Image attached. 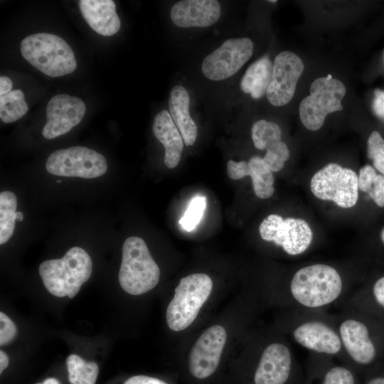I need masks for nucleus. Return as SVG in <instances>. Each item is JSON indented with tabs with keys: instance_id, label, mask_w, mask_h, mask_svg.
<instances>
[{
	"instance_id": "37",
	"label": "nucleus",
	"mask_w": 384,
	"mask_h": 384,
	"mask_svg": "<svg viewBox=\"0 0 384 384\" xmlns=\"http://www.w3.org/2000/svg\"><path fill=\"white\" fill-rule=\"evenodd\" d=\"M9 363V360L6 353L3 351H0V373L1 374L8 367Z\"/></svg>"
},
{
	"instance_id": "26",
	"label": "nucleus",
	"mask_w": 384,
	"mask_h": 384,
	"mask_svg": "<svg viewBox=\"0 0 384 384\" xmlns=\"http://www.w3.org/2000/svg\"><path fill=\"white\" fill-rule=\"evenodd\" d=\"M68 380L70 384H95L99 367L92 361H86L76 354L66 358Z\"/></svg>"
},
{
	"instance_id": "34",
	"label": "nucleus",
	"mask_w": 384,
	"mask_h": 384,
	"mask_svg": "<svg viewBox=\"0 0 384 384\" xmlns=\"http://www.w3.org/2000/svg\"><path fill=\"white\" fill-rule=\"evenodd\" d=\"M123 384H167L165 381L156 378L138 375L128 378Z\"/></svg>"
},
{
	"instance_id": "33",
	"label": "nucleus",
	"mask_w": 384,
	"mask_h": 384,
	"mask_svg": "<svg viewBox=\"0 0 384 384\" xmlns=\"http://www.w3.org/2000/svg\"><path fill=\"white\" fill-rule=\"evenodd\" d=\"M372 108L375 115L384 122V90H375Z\"/></svg>"
},
{
	"instance_id": "14",
	"label": "nucleus",
	"mask_w": 384,
	"mask_h": 384,
	"mask_svg": "<svg viewBox=\"0 0 384 384\" xmlns=\"http://www.w3.org/2000/svg\"><path fill=\"white\" fill-rule=\"evenodd\" d=\"M226 338L225 329L218 324L211 326L200 336L188 357V370L193 377L203 380L215 372Z\"/></svg>"
},
{
	"instance_id": "19",
	"label": "nucleus",
	"mask_w": 384,
	"mask_h": 384,
	"mask_svg": "<svg viewBox=\"0 0 384 384\" xmlns=\"http://www.w3.org/2000/svg\"><path fill=\"white\" fill-rule=\"evenodd\" d=\"M221 9L216 0H183L171 9L172 22L181 28L208 27L220 18Z\"/></svg>"
},
{
	"instance_id": "21",
	"label": "nucleus",
	"mask_w": 384,
	"mask_h": 384,
	"mask_svg": "<svg viewBox=\"0 0 384 384\" xmlns=\"http://www.w3.org/2000/svg\"><path fill=\"white\" fill-rule=\"evenodd\" d=\"M82 15L96 33L103 36L117 33L121 26L112 0H80L78 1Z\"/></svg>"
},
{
	"instance_id": "13",
	"label": "nucleus",
	"mask_w": 384,
	"mask_h": 384,
	"mask_svg": "<svg viewBox=\"0 0 384 384\" xmlns=\"http://www.w3.org/2000/svg\"><path fill=\"white\" fill-rule=\"evenodd\" d=\"M253 43L246 37L229 38L203 59V74L208 79L220 81L235 75L251 58Z\"/></svg>"
},
{
	"instance_id": "1",
	"label": "nucleus",
	"mask_w": 384,
	"mask_h": 384,
	"mask_svg": "<svg viewBox=\"0 0 384 384\" xmlns=\"http://www.w3.org/2000/svg\"><path fill=\"white\" fill-rule=\"evenodd\" d=\"M340 272L333 266L316 263L297 270L287 287L291 309L324 311L348 294Z\"/></svg>"
},
{
	"instance_id": "8",
	"label": "nucleus",
	"mask_w": 384,
	"mask_h": 384,
	"mask_svg": "<svg viewBox=\"0 0 384 384\" xmlns=\"http://www.w3.org/2000/svg\"><path fill=\"white\" fill-rule=\"evenodd\" d=\"M346 93L344 84L330 75L315 79L310 86V95L299 105L302 124L310 131L319 129L327 114L342 110L341 100Z\"/></svg>"
},
{
	"instance_id": "5",
	"label": "nucleus",
	"mask_w": 384,
	"mask_h": 384,
	"mask_svg": "<svg viewBox=\"0 0 384 384\" xmlns=\"http://www.w3.org/2000/svg\"><path fill=\"white\" fill-rule=\"evenodd\" d=\"M22 56L45 75L56 78L72 73L77 62L70 46L60 37L48 33H38L22 40Z\"/></svg>"
},
{
	"instance_id": "6",
	"label": "nucleus",
	"mask_w": 384,
	"mask_h": 384,
	"mask_svg": "<svg viewBox=\"0 0 384 384\" xmlns=\"http://www.w3.org/2000/svg\"><path fill=\"white\" fill-rule=\"evenodd\" d=\"M160 270L151 257L145 241L137 236L125 240L118 274L122 289L128 294H144L158 284Z\"/></svg>"
},
{
	"instance_id": "23",
	"label": "nucleus",
	"mask_w": 384,
	"mask_h": 384,
	"mask_svg": "<svg viewBox=\"0 0 384 384\" xmlns=\"http://www.w3.org/2000/svg\"><path fill=\"white\" fill-rule=\"evenodd\" d=\"M189 105L187 90L182 85L174 86L170 92L169 112L186 146H192L198 134L197 125L190 116Z\"/></svg>"
},
{
	"instance_id": "36",
	"label": "nucleus",
	"mask_w": 384,
	"mask_h": 384,
	"mask_svg": "<svg viewBox=\"0 0 384 384\" xmlns=\"http://www.w3.org/2000/svg\"><path fill=\"white\" fill-rule=\"evenodd\" d=\"M13 82L6 76L0 77V96H3L11 91Z\"/></svg>"
},
{
	"instance_id": "2",
	"label": "nucleus",
	"mask_w": 384,
	"mask_h": 384,
	"mask_svg": "<svg viewBox=\"0 0 384 384\" xmlns=\"http://www.w3.org/2000/svg\"><path fill=\"white\" fill-rule=\"evenodd\" d=\"M334 316L344 351L345 363L361 376L376 369L379 346L368 314L346 304L341 313Z\"/></svg>"
},
{
	"instance_id": "24",
	"label": "nucleus",
	"mask_w": 384,
	"mask_h": 384,
	"mask_svg": "<svg viewBox=\"0 0 384 384\" xmlns=\"http://www.w3.org/2000/svg\"><path fill=\"white\" fill-rule=\"evenodd\" d=\"M273 63L265 55L252 63L240 82L241 90L250 94L253 99H259L266 95L272 79Z\"/></svg>"
},
{
	"instance_id": "30",
	"label": "nucleus",
	"mask_w": 384,
	"mask_h": 384,
	"mask_svg": "<svg viewBox=\"0 0 384 384\" xmlns=\"http://www.w3.org/2000/svg\"><path fill=\"white\" fill-rule=\"evenodd\" d=\"M206 207V198L196 196L191 198L188 206L179 220L181 226L186 231H192L201 221Z\"/></svg>"
},
{
	"instance_id": "39",
	"label": "nucleus",
	"mask_w": 384,
	"mask_h": 384,
	"mask_svg": "<svg viewBox=\"0 0 384 384\" xmlns=\"http://www.w3.org/2000/svg\"><path fill=\"white\" fill-rule=\"evenodd\" d=\"M23 215L21 212L20 211H17L16 213V220H18V221H21L23 220Z\"/></svg>"
},
{
	"instance_id": "32",
	"label": "nucleus",
	"mask_w": 384,
	"mask_h": 384,
	"mask_svg": "<svg viewBox=\"0 0 384 384\" xmlns=\"http://www.w3.org/2000/svg\"><path fill=\"white\" fill-rule=\"evenodd\" d=\"M370 296L374 303L384 311V275L374 281L371 287Z\"/></svg>"
},
{
	"instance_id": "9",
	"label": "nucleus",
	"mask_w": 384,
	"mask_h": 384,
	"mask_svg": "<svg viewBox=\"0 0 384 384\" xmlns=\"http://www.w3.org/2000/svg\"><path fill=\"white\" fill-rule=\"evenodd\" d=\"M304 377L290 346L283 341L269 343L252 373V384H304Z\"/></svg>"
},
{
	"instance_id": "38",
	"label": "nucleus",
	"mask_w": 384,
	"mask_h": 384,
	"mask_svg": "<svg viewBox=\"0 0 384 384\" xmlns=\"http://www.w3.org/2000/svg\"><path fill=\"white\" fill-rule=\"evenodd\" d=\"M36 384H60V383L55 378H48L44 380L42 383H36Z\"/></svg>"
},
{
	"instance_id": "18",
	"label": "nucleus",
	"mask_w": 384,
	"mask_h": 384,
	"mask_svg": "<svg viewBox=\"0 0 384 384\" xmlns=\"http://www.w3.org/2000/svg\"><path fill=\"white\" fill-rule=\"evenodd\" d=\"M251 137L255 146L266 149L263 160L272 171H279L289 157V150L282 141V130L273 122L260 119L253 123Z\"/></svg>"
},
{
	"instance_id": "10",
	"label": "nucleus",
	"mask_w": 384,
	"mask_h": 384,
	"mask_svg": "<svg viewBox=\"0 0 384 384\" xmlns=\"http://www.w3.org/2000/svg\"><path fill=\"white\" fill-rule=\"evenodd\" d=\"M310 189L321 200L331 201L343 208H351L358 199V176L352 169L330 163L312 176Z\"/></svg>"
},
{
	"instance_id": "29",
	"label": "nucleus",
	"mask_w": 384,
	"mask_h": 384,
	"mask_svg": "<svg viewBox=\"0 0 384 384\" xmlns=\"http://www.w3.org/2000/svg\"><path fill=\"white\" fill-rule=\"evenodd\" d=\"M367 156L373 166L384 176V137L377 129L371 131L367 138Z\"/></svg>"
},
{
	"instance_id": "31",
	"label": "nucleus",
	"mask_w": 384,
	"mask_h": 384,
	"mask_svg": "<svg viewBox=\"0 0 384 384\" xmlns=\"http://www.w3.org/2000/svg\"><path fill=\"white\" fill-rule=\"evenodd\" d=\"M16 335V327L11 319L4 312H0V345L11 342Z\"/></svg>"
},
{
	"instance_id": "22",
	"label": "nucleus",
	"mask_w": 384,
	"mask_h": 384,
	"mask_svg": "<svg viewBox=\"0 0 384 384\" xmlns=\"http://www.w3.org/2000/svg\"><path fill=\"white\" fill-rule=\"evenodd\" d=\"M152 129L156 138L165 149L164 164L169 169L180 162L184 142L169 111L163 110L154 117Z\"/></svg>"
},
{
	"instance_id": "27",
	"label": "nucleus",
	"mask_w": 384,
	"mask_h": 384,
	"mask_svg": "<svg viewBox=\"0 0 384 384\" xmlns=\"http://www.w3.org/2000/svg\"><path fill=\"white\" fill-rule=\"evenodd\" d=\"M17 198L9 191L0 193V244H5L12 236L15 228Z\"/></svg>"
},
{
	"instance_id": "12",
	"label": "nucleus",
	"mask_w": 384,
	"mask_h": 384,
	"mask_svg": "<svg viewBox=\"0 0 384 384\" xmlns=\"http://www.w3.org/2000/svg\"><path fill=\"white\" fill-rule=\"evenodd\" d=\"M259 232L262 240L272 242L289 255L304 253L310 246L313 233L303 219H284L277 214H270L260 223Z\"/></svg>"
},
{
	"instance_id": "40",
	"label": "nucleus",
	"mask_w": 384,
	"mask_h": 384,
	"mask_svg": "<svg viewBox=\"0 0 384 384\" xmlns=\"http://www.w3.org/2000/svg\"><path fill=\"white\" fill-rule=\"evenodd\" d=\"M380 240L382 244L384 245V226L381 229L380 233Z\"/></svg>"
},
{
	"instance_id": "16",
	"label": "nucleus",
	"mask_w": 384,
	"mask_h": 384,
	"mask_svg": "<svg viewBox=\"0 0 384 384\" xmlns=\"http://www.w3.org/2000/svg\"><path fill=\"white\" fill-rule=\"evenodd\" d=\"M85 111V104L80 98L68 94L54 95L46 107L43 136L51 139L67 134L81 122Z\"/></svg>"
},
{
	"instance_id": "25",
	"label": "nucleus",
	"mask_w": 384,
	"mask_h": 384,
	"mask_svg": "<svg viewBox=\"0 0 384 384\" xmlns=\"http://www.w3.org/2000/svg\"><path fill=\"white\" fill-rule=\"evenodd\" d=\"M358 189L367 193L375 204L384 208V176L370 164L361 168L358 176Z\"/></svg>"
},
{
	"instance_id": "17",
	"label": "nucleus",
	"mask_w": 384,
	"mask_h": 384,
	"mask_svg": "<svg viewBox=\"0 0 384 384\" xmlns=\"http://www.w3.org/2000/svg\"><path fill=\"white\" fill-rule=\"evenodd\" d=\"M304 384H361V379L349 365L331 357L311 353Z\"/></svg>"
},
{
	"instance_id": "35",
	"label": "nucleus",
	"mask_w": 384,
	"mask_h": 384,
	"mask_svg": "<svg viewBox=\"0 0 384 384\" xmlns=\"http://www.w3.org/2000/svg\"><path fill=\"white\" fill-rule=\"evenodd\" d=\"M361 384H384V370L376 368L363 375Z\"/></svg>"
},
{
	"instance_id": "20",
	"label": "nucleus",
	"mask_w": 384,
	"mask_h": 384,
	"mask_svg": "<svg viewBox=\"0 0 384 384\" xmlns=\"http://www.w3.org/2000/svg\"><path fill=\"white\" fill-rule=\"evenodd\" d=\"M226 171L228 177L232 180H239L250 176L255 194L259 198H269L274 192L272 171L268 168L263 158L254 156L248 161L229 160Z\"/></svg>"
},
{
	"instance_id": "11",
	"label": "nucleus",
	"mask_w": 384,
	"mask_h": 384,
	"mask_svg": "<svg viewBox=\"0 0 384 384\" xmlns=\"http://www.w3.org/2000/svg\"><path fill=\"white\" fill-rule=\"evenodd\" d=\"M46 168L55 176L93 178L105 174L107 164L105 156L97 151L74 146L53 151L46 161Z\"/></svg>"
},
{
	"instance_id": "3",
	"label": "nucleus",
	"mask_w": 384,
	"mask_h": 384,
	"mask_svg": "<svg viewBox=\"0 0 384 384\" xmlns=\"http://www.w3.org/2000/svg\"><path fill=\"white\" fill-rule=\"evenodd\" d=\"M287 331L294 341L311 353L345 363V355L334 316L324 311L291 309Z\"/></svg>"
},
{
	"instance_id": "7",
	"label": "nucleus",
	"mask_w": 384,
	"mask_h": 384,
	"mask_svg": "<svg viewBox=\"0 0 384 384\" xmlns=\"http://www.w3.org/2000/svg\"><path fill=\"white\" fill-rule=\"evenodd\" d=\"M212 288L213 281L206 274L194 273L183 277L166 309L169 329L180 331L188 328L209 297Z\"/></svg>"
},
{
	"instance_id": "41",
	"label": "nucleus",
	"mask_w": 384,
	"mask_h": 384,
	"mask_svg": "<svg viewBox=\"0 0 384 384\" xmlns=\"http://www.w3.org/2000/svg\"><path fill=\"white\" fill-rule=\"evenodd\" d=\"M269 2H272V3H276L277 1H269Z\"/></svg>"
},
{
	"instance_id": "4",
	"label": "nucleus",
	"mask_w": 384,
	"mask_h": 384,
	"mask_svg": "<svg viewBox=\"0 0 384 384\" xmlns=\"http://www.w3.org/2000/svg\"><path fill=\"white\" fill-rule=\"evenodd\" d=\"M38 271L48 292L58 297L72 299L90 277L92 262L84 249L73 247L60 259L43 262Z\"/></svg>"
},
{
	"instance_id": "15",
	"label": "nucleus",
	"mask_w": 384,
	"mask_h": 384,
	"mask_svg": "<svg viewBox=\"0 0 384 384\" xmlns=\"http://www.w3.org/2000/svg\"><path fill=\"white\" fill-rule=\"evenodd\" d=\"M304 69V64L296 53L284 50L277 55L273 62L272 79L266 93L272 105L280 107L292 100Z\"/></svg>"
},
{
	"instance_id": "28",
	"label": "nucleus",
	"mask_w": 384,
	"mask_h": 384,
	"mask_svg": "<svg viewBox=\"0 0 384 384\" xmlns=\"http://www.w3.org/2000/svg\"><path fill=\"white\" fill-rule=\"evenodd\" d=\"M24 93L19 89L0 96V118L4 123L14 122L28 112Z\"/></svg>"
}]
</instances>
